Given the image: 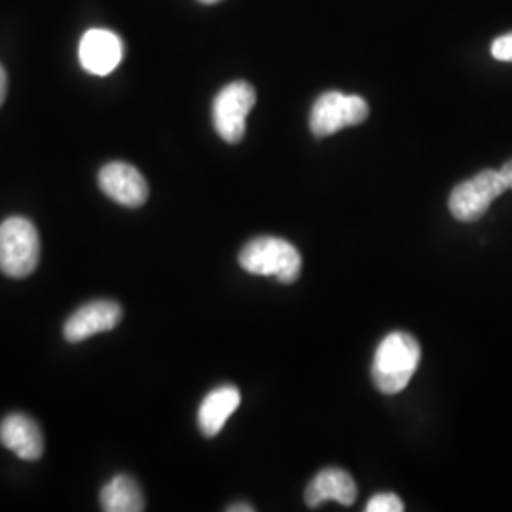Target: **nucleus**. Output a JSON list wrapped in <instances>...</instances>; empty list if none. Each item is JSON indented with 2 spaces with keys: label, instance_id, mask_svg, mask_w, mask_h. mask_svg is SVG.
<instances>
[{
  "label": "nucleus",
  "instance_id": "6",
  "mask_svg": "<svg viewBox=\"0 0 512 512\" xmlns=\"http://www.w3.org/2000/svg\"><path fill=\"white\" fill-rule=\"evenodd\" d=\"M256 103L255 88L247 82H232L213 101V126L222 141L236 145L247 129V116Z\"/></svg>",
  "mask_w": 512,
  "mask_h": 512
},
{
  "label": "nucleus",
  "instance_id": "5",
  "mask_svg": "<svg viewBox=\"0 0 512 512\" xmlns=\"http://www.w3.org/2000/svg\"><path fill=\"white\" fill-rule=\"evenodd\" d=\"M368 118V103L359 95L323 93L310 114V129L315 137H329L340 129L359 126Z\"/></svg>",
  "mask_w": 512,
  "mask_h": 512
},
{
  "label": "nucleus",
  "instance_id": "9",
  "mask_svg": "<svg viewBox=\"0 0 512 512\" xmlns=\"http://www.w3.org/2000/svg\"><path fill=\"white\" fill-rule=\"evenodd\" d=\"M78 57L86 73L107 76L120 65L124 42L109 29H90L80 40Z\"/></svg>",
  "mask_w": 512,
  "mask_h": 512
},
{
  "label": "nucleus",
  "instance_id": "15",
  "mask_svg": "<svg viewBox=\"0 0 512 512\" xmlns=\"http://www.w3.org/2000/svg\"><path fill=\"white\" fill-rule=\"evenodd\" d=\"M492 55L497 61H511L512 63V33L495 38L492 44Z\"/></svg>",
  "mask_w": 512,
  "mask_h": 512
},
{
  "label": "nucleus",
  "instance_id": "16",
  "mask_svg": "<svg viewBox=\"0 0 512 512\" xmlns=\"http://www.w3.org/2000/svg\"><path fill=\"white\" fill-rule=\"evenodd\" d=\"M6 92H8V78H6V73H4V69L0 65V107H2L4 99H6Z\"/></svg>",
  "mask_w": 512,
  "mask_h": 512
},
{
  "label": "nucleus",
  "instance_id": "12",
  "mask_svg": "<svg viewBox=\"0 0 512 512\" xmlns=\"http://www.w3.org/2000/svg\"><path fill=\"white\" fill-rule=\"evenodd\" d=\"M241 393L234 385H222L211 391L198 410V425L205 437H217L224 423L238 410Z\"/></svg>",
  "mask_w": 512,
  "mask_h": 512
},
{
  "label": "nucleus",
  "instance_id": "3",
  "mask_svg": "<svg viewBox=\"0 0 512 512\" xmlns=\"http://www.w3.org/2000/svg\"><path fill=\"white\" fill-rule=\"evenodd\" d=\"M40 238L31 220L10 217L0 224V272L21 279L37 270Z\"/></svg>",
  "mask_w": 512,
  "mask_h": 512
},
{
  "label": "nucleus",
  "instance_id": "4",
  "mask_svg": "<svg viewBox=\"0 0 512 512\" xmlns=\"http://www.w3.org/2000/svg\"><path fill=\"white\" fill-rule=\"evenodd\" d=\"M505 190H509V184L501 169H484L452 190L448 202L450 213L461 222H475Z\"/></svg>",
  "mask_w": 512,
  "mask_h": 512
},
{
  "label": "nucleus",
  "instance_id": "2",
  "mask_svg": "<svg viewBox=\"0 0 512 512\" xmlns=\"http://www.w3.org/2000/svg\"><path fill=\"white\" fill-rule=\"evenodd\" d=\"M239 266L253 275L275 277L281 283H293L302 272V256L289 241L281 238H256L239 253Z\"/></svg>",
  "mask_w": 512,
  "mask_h": 512
},
{
  "label": "nucleus",
  "instance_id": "18",
  "mask_svg": "<svg viewBox=\"0 0 512 512\" xmlns=\"http://www.w3.org/2000/svg\"><path fill=\"white\" fill-rule=\"evenodd\" d=\"M501 173H503V177H505V181L509 184V188L512 190V160L511 162H507V164L501 167Z\"/></svg>",
  "mask_w": 512,
  "mask_h": 512
},
{
  "label": "nucleus",
  "instance_id": "11",
  "mask_svg": "<svg viewBox=\"0 0 512 512\" xmlns=\"http://www.w3.org/2000/svg\"><path fill=\"white\" fill-rule=\"evenodd\" d=\"M311 509H317L325 501H338L340 505H353L357 499V486L349 473L342 469H325L310 482L304 494Z\"/></svg>",
  "mask_w": 512,
  "mask_h": 512
},
{
  "label": "nucleus",
  "instance_id": "10",
  "mask_svg": "<svg viewBox=\"0 0 512 512\" xmlns=\"http://www.w3.org/2000/svg\"><path fill=\"white\" fill-rule=\"evenodd\" d=\"M0 442L6 450L25 461H37L44 454V437L40 427L23 414H10L2 420Z\"/></svg>",
  "mask_w": 512,
  "mask_h": 512
},
{
  "label": "nucleus",
  "instance_id": "17",
  "mask_svg": "<svg viewBox=\"0 0 512 512\" xmlns=\"http://www.w3.org/2000/svg\"><path fill=\"white\" fill-rule=\"evenodd\" d=\"M228 512H253L255 509L251 507V505H247V503H236V505H230L228 509H226Z\"/></svg>",
  "mask_w": 512,
  "mask_h": 512
},
{
  "label": "nucleus",
  "instance_id": "19",
  "mask_svg": "<svg viewBox=\"0 0 512 512\" xmlns=\"http://www.w3.org/2000/svg\"><path fill=\"white\" fill-rule=\"evenodd\" d=\"M200 2H203V4H217L220 0H200Z\"/></svg>",
  "mask_w": 512,
  "mask_h": 512
},
{
  "label": "nucleus",
  "instance_id": "1",
  "mask_svg": "<svg viewBox=\"0 0 512 512\" xmlns=\"http://www.w3.org/2000/svg\"><path fill=\"white\" fill-rule=\"evenodd\" d=\"M418 340L406 332L387 334L376 349L372 363V380L384 395H397L410 384L420 365Z\"/></svg>",
  "mask_w": 512,
  "mask_h": 512
},
{
  "label": "nucleus",
  "instance_id": "14",
  "mask_svg": "<svg viewBox=\"0 0 512 512\" xmlns=\"http://www.w3.org/2000/svg\"><path fill=\"white\" fill-rule=\"evenodd\" d=\"M366 512H403L401 497L395 494H376L366 503Z\"/></svg>",
  "mask_w": 512,
  "mask_h": 512
},
{
  "label": "nucleus",
  "instance_id": "7",
  "mask_svg": "<svg viewBox=\"0 0 512 512\" xmlns=\"http://www.w3.org/2000/svg\"><path fill=\"white\" fill-rule=\"evenodd\" d=\"M122 321V306L112 300H95L74 311L63 327L67 342L76 344L92 338L95 334L116 329Z\"/></svg>",
  "mask_w": 512,
  "mask_h": 512
},
{
  "label": "nucleus",
  "instance_id": "13",
  "mask_svg": "<svg viewBox=\"0 0 512 512\" xmlns=\"http://www.w3.org/2000/svg\"><path fill=\"white\" fill-rule=\"evenodd\" d=\"M101 509L107 512L145 511V497L135 478L118 475L105 484L101 490Z\"/></svg>",
  "mask_w": 512,
  "mask_h": 512
},
{
  "label": "nucleus",
  "instance_id": "8",
  "mask_svg": "<svg viewBox=\"0 0 512 512\" xmlns=\"http://www.w3.org/2000/svg\"><path fill=\"white\" fill-rule=\"evenodd\" d=\"M99 188L124 207H141L148 198V184L141 171L124 162H110L99 171Z\"/></svg>",
  "mask_w": 512,
  "mask_h": 512
}]
</instances>
